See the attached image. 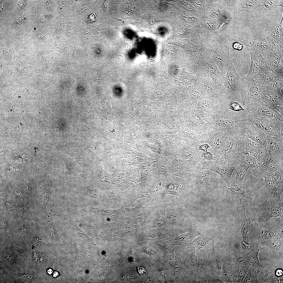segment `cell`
Masks as SVG:
<instances>
[{"label": "cell", "instance_id": "44dd1931", "mask_svg": "<svg viewBox=\"0 0 283 283\" xmlns=\"http://www.w3.org/2000/svg\"><path fill=\"white\" fill-rule=\"evenodd\" d=\"M249 52L251 57V63L248 73L245 79L251 83L254 80L256 76L262 66L267 63L262 54L258 52L250 49Z\"/></svg>", "mask_w": 283, "mask_h": 283}, {"label": "cell", "instance_id": "f546056e", "mask_svg": "<svg viewBox=\"0 0 283 283\" xmlns=\"http://www.w3.org/2000/svg\"><path fill=\"white\" fill-rule=\"evenodd\" d=\"M249 166L246 164L241 161L240 164L235 167L231 178L230 187H241L245 175Z\"/></svg>", "mask_w": 283, "mask_h": 283}, {"label": "cell", "instance_id": "db71d44e", "mask_svg": "<svg viewBox=\"0 0 283 283\" xmlns=\"http://www.w3.org/2000/svg\"><path fill=\"white\" fill-rule=\"evenodd\" d=\"M282 270L281 269H278L275 272V274L277 276H281L282 275Z\"/></svg>", "mask_w": 283, "mask_h": 283}, {"label": "cell", "instance_id": "7a4b0ae2", "mask_svg": "<svg viewBox=\"0 0 283 283\" xmlns=\"http://www.w3.org/2000/svg\"><path fill=\"white\" fill-rule=\"evenodd\" d=\"M196 202L193 195L179 198L171 202L164 203V216L167 225H174L181 221L187 215L189 210Z\"/></svg>", "mask_w": 283, "mask_h": 283}, {"label": "cell", "instance_id": "f907efd6", "mask_svg": "<svg viewBox=\"0 0 283 283\" xmlns=\"http://www.w3.org/2000/svg\"><path fill=\"white\" fill-rule=\"evenodd\" d=\"M7 260L9 263H13L15 261V258L13 255L9 254L6 257Z\"/></svg>", "mask_w": 283, "mask_h": 283}, {"label": "cell", "instance_id": "52a82bcc", "mask_svg": "<svg viewBox=\"0 0 283 283\" xmlns=\"http://www.w3.org/2000/svg\"><path fill=\"white\" fill-rule=\"evenodd\" d=\"M214 157V160L210 161L204 160L201 170H209L216 172L226 182L228 187L230 186L231 175L236 165L234 163H227L221 161L219 158Z\"/></svg>", "mask_w": 283, "mask_h": 283}, {"label": "cell", "instance_id": "1f68e13d", "mask_svg": "<svg viewBox=\"0 0 283 283\" xmlns=\"http://www.w3.org/2000/svg\"><path fill=\"white\" fill-rule=\"evenodd\" d=\"M259 251L258 245L257 244L248 253L239 259L240 262L245 264L250 263L253 265L261 266V265L258 258Z\"/></svg>", "mask_w": 283, "mask_h": 283}, {"label": "cell", "instance_id": "91938a15", "mask_svg": "<svg viewBox=\"0 0 283 283\" xmlns=\"http://www.w3.org/2000/svg\"><path fill=\"white\" fill-rule=\"evenodd\" d=\"M59 275L58 273L56 272H55L53 274V276L54 277H56L58 276Z\"/></svg>", "mask_w": 283, "mask_h": 283}, {"label": "cell", "instance_id": "f35d334b", "mask_svg": "<svg viewBox=\"0 0 283 283\" xmlns=\"http://www.w3.org/2000/svg\"><path fill=\"white\" fill-rule=\"evenodd\" d=\"M266 161L259 163L258 165L252 170L253 174L258 179L263 180L265 176L269 175L266 166Z\"/></svg>", "mask_w": 283, "mask_h": 283}, {"label": "cell", "instance_id": "30bf717a", "mask_svg": "<svg viewBox=\"0 0 283 283\" xmlns=\"http://www.w3.org/2000/svg\"><path fill=\"white\" fill-rule=\"evenodd\" d=\"M252 117V124L267 136L278 137L283 130V121L265 117Z\"/></svg>", "mask_w": 283, "mask_h": 283}, {"label": "cell", "instance_id": "ffe728a7", "mask_svg": "<svg viewBox=\"0 0 283 283\" xmlns=\"http://www.w3.org/2000/svg\"><path fill=\"white\" fill-rule=\"evenodd\" d=\"M248 204L246 202L244 204H241V209H239L238 207L237 208L236 216L240 222L243 242H249L251 236V218L250 217L247 218L246 214Z\"/></svg>", "mask_w": 283, "mask_h": 283}, {"label": "cell", "instance_id": "f5cc1de1", "mask_svg": "<svg viewBox=\"0 0 283 283\" xmlns=\"http://www.w3.org/2000/svg\"><path fill=\"white\" fill-rule=\"evenodd\" d=\"M233 48L236 49L238 50H241L243 47L242 45L239 43H235L233 46Z\"/></svg>", "mask_w": 283, "mask_h": 283}, {"label": "cell", "instance_id": "74e56055", "mask_svg": "<svg viewBox=\"0 0 283 283\" xmlns=\"http://www.w3.org/2000/svg\"><path fill=\"white\" fill-rule=\"evenodd\" d=\"M239 160L247 165L250 168L256 167L259 164L257 158L249 152L244 153L240 156Z\"/></svg>", "mask_w": 283, "mask_h": 283}, {"label": "cell", "instance_id": "3957f363", "mask_svg": "<svg viewBox=\"0 0 283 283\" xmlns=\"http://www.w3.org/2000/svg\"><path fill=\"white\" fill-rule=\"evenodd\" d=\"M283 199L277 200L268 198L261 204L253 208L249 215L255 223H260L283 216Z\"/></svg>", "mask_w": 283, "mask_h": 283}, {"label": "cell", "instance_id": "cb8c5ba5", "mask_svg": "<svg viewBox=\"0 0 283 283\" xmlns=\"http://www.w3.org/2000/svg\"><path fill=\"white\" fill-rule=\"evenodd\" d=\"M239 11L260 14L268 12L264 5V0L235 1Z\"/></svg>", "mask_w": 283, "mask_h": 283}, {"label": "cell", "instance_id": "ee69618b", "mask_svg": "<svg viewBox=\"0 0 283 283\" xmlns=\"http://www.w3.org/2000/svg\"><path fill=\"white\" fill-rule=\"evenodd\" d=\"M214 154H213L211 153L208 151L206 152H203L202 153V157L203 159L207 161H210L213 160L214 158L213 156Z\"/></svg>", "mask_w": 283, "mask_h": 283}, {"label": "cell", "instance_id": "94428289", "mask_svg": "<svg viewBox=\"0 0 283 283\" xmlns=\"http://www.w3.org/2000/svg\"><path fill=\"white\" fill-rule=\"evenodd\" d=\"M47 272L48 274H51L52 273L53 271L51 269H50L48 270Z\"/></svg>", "mask_w": 283, "mask_h": 283}, {"label": "cell", "instance_id": "6da1fadb", "mask_svg": "<svg viewBox=\"0 0 283 283\" xmlns=\"http://www.w3.org/2000/svg\"><path fill=\"white\" fill-rule=\"evenodd\" d=\"M246 110L236 112L228 107L214 108L211 111L209 129L240 136L245 124L252 122L253 118Z\"/></svg>", "mask_w": 283, "mask_h": 283}, {"label": "cell", "instance_id": "681fc988", "mask_svg": "<svg viewBox=\"0 0 283 283\" xmlns=\"http://www.w3.org/2000/svg\"><path fill=\"white\" fill-rule=\"evenodd\" d=\"M137 269L139 273L142 276H145L147 274L146 270L143 267L138 266Z\"/></svg>", "mask_w": 283, "mask_h": 283}, {"label": "cell", "instance_id": "7bdbcfd3", "mask_svg": "<svg viewBox=\"0 0 283 283\" xmlns=\"http://www.w3.org/2000/svg\"><path fill=\"white\" fill-rule=\"evenodd\" d=\"M228 107L230 110L236 112H239L246 110L242 107L240 104L237 102H232Z\"/></svg>", "mask_w": 283, "mask_h": 283}, {"label": "cell", "instance_id": "8992f818", "mask_svg": "<svg viewBox=\"0 0 283 283\" xmlns=\"http://www.w3.org/2000/svg\"><path fill=\"white\" fill-rule=\"evenodd\" d=\"M167 184L162 192L163 196L171 194L179 198L193 194V191L188 180L181 177L172 175L167 179Z\"/></svg>", "mask_w": 283, "mask_h": 283}, {"label": "cell", "instance_id": "ba28073f", "mask_svg": "<svg viewBox=\"0 0 283 283\" xmlns=\"http://www.w3.org/2000/svg\"><path fill=\"white\" fill-rule=\"evenodd\" d=\"M255 80L259 81L267 90H274L283 80V71L276 72L268 65L264 64L257 74Z\"/></svg>", "mask_w": 283, "mask_h": 283}, {"label": "cell", "instance_id": "83f0119b", "mask_svg": "<svg viewBox=\"0 0 283 283\" xmlns=\"http://www.w3.org/2000/svg\"><path fill=\"white\" fill-rule=\"evenodd\" d=\"M268 198L280 200L283 191V186L279 184L271 175L264 177Z\"/></svg>", "mask_w": 283, "mask_h": 283}, {"label": "cell", "instance_id": "d590c367", "mask_svg": "<svg viewBox=\"0 0 283 283\" xmlns=\"http://www.w3.org/2000/svg\"><path fill=\"white\" fill-rule=\"evenodd\" d=\"M266 164L269 175L277 171L283 170V160L270 158L266 161Z\"/></svg>", "mask_w": 283, "mask_h": 283}, {"label": "cell", "instance_id": "c3c4849f", "mask_svg": "<svg viewBox=\"0 0 283 283\" xmlns=\"http://www.w3.org/2000/svg\"><path fill=\"white\" fill-rule=\"evenodd\" d=\"M50 199V194L48 193H46L42 196V200L43 202L46 204L49 202Z\"/></svg>", "mask_w": 283, "mask_h": 283}, {"label": "cell", "instance_id": "e0dca14e", "mask_svg": "<svg viewBox=\"0 0 283 283\" xmlns=\"http://www.w3.org/2000/svg\"><path fill=\"white\" fill-rule=\"evenodd\" d=\"M283 89L277 90H267L258 99L264 104L275 108L283 115Z\"/></svg>", "mask_w": 283, "mask_h": 283}, {"label": "cell", "instance_id": "9a60e30c", "mask_svg": "<svg viewBox=\"0 0 283 283\" xmlns=\"http://www.w3.org/2000/svg\"><path fill=\"white\" fill-rule=\"evenodd\" d=\"M210 53L219 70L225 77L228 67L233 60L228 48L225 46L215 47L211 48Z\"/></svg>", "mask_w": 283, "mask_h": 283}, {"label": "cell", "instance_id": "4fadbf2b", "mask_svg": "<svg viewBox=\"0 0 283 283\" xmlns=\"http://www.w3.org/2000/svg\"><path fill=\"white\" fill-rule=\"evenodd\" d=\"M165 151V155H167L169 159L172 175L188 179L194 172L184 164L177 149H167Z\"/></svg>", "mask_w": 283, "mask_h": 283}, {"label": "cell", "instance_id": "4dcf8cb0", "mask_svg": "<svg viewBox=\"0 0 283 283\" xmlns=\"http://www.w3.org/2000/svg\"><path fill=\"white\" fill-rule=\"evenodd\" d=\"M167 183V179L165 178L153 174L148 183V189L150 194L153 197L157 195L159 191L165 188Z\"/></svg>", "mask_w": 283, "mask_h": 283}, {"label": "cell", "instance_id": "6f0895ef", "mask_svg": "<svg viewBox=\"0 0 283 283\" xmlns=\"http://www.w3.org/2000/svg\"><path fill=\"white\" fill-rule=\"evenodd\" d=\"M26 20V19L25 18H20L17 20L16 21V22L18 23H20V21H22L23 22H24Z\"/></svg>", "mask_w": 283, "mask_h": 283}, {"label": "cell", "instance_id": "bcb514c9", "mask_svg": "<svg viewBox=\"0 0 283 283\" xmlns=\"http://www.w3.org/2000/svg\"><path fill=\"white\" fill-rule=\"evenodd\" d=\"M210 147V146L208 144H204L199 145L198 149L203 152H206L208 151V150Z\"/></svg>", "mask_w": 283, "mask_h": 283}, {"label": "cell", "instance_id": "9c48e42d", "mask_svg": "<svg viewBox=\"0 0 283 283\" xmlns=\"http://www.w3.org/2000/svg\"><path fill=\"white\" fill-rule=\"evenodd\" d=\"M214 150L215 157H221L224 148L232 134L208 129L200 133Z\"/></svg>", "mask_w": 283, "mask_h": 283}, {"label": "cell", "instance_id": "7dc6e473", "mask_svg": "<svg viewBox=\"0 0 283 283\" xmlns=\"http://www.w3.org/2000/svg\"><path fill=\"white\" fill-rule=\"evenodd\" d=\"M48 233L50 236L53 238H56V235L55 232L53 227L51 225L49 226L48 228Z\"/></svg>", "mask_w": 283, "mask_h": 283}, {"label": "cell", "instance_id": "ab89813d", "mask_svg": "<svg viewBox=\"0 0 283 283\" xmlns=\"http://www.w3.org/2000/svg\"><path fill=\"white\" fill-rule=\"evenodd\" d=\"M250 268L249 271L245 279L244 283H258L257 275L259 272V269L254 265Z\"/></svg>", "mask_w": 283, "mask_h": 283}, {"label": "cell", "instance_id": "f6af8a7d", "mask_svg": "<svg viewBox=\"0 0 283 283\" xmlns=\"http://www.w3.org/2000/svg\"><path fill=\"white\" fill-rule=\"evenodd\" d=\"M98 18L95 13H94L89 16L86 19L88 23H91L94 22L98 20Z\"/></svg>", "mask_w": 283, "mask_h": 283}, {"label": "cell", "instance_id": "484cf974", "mask_svg": "<svg viewBox=\"0 0 283 283\" xmlns=\"http://www.w3.org/2000/svg\"><path fill=\"white\" fill-rule=\"evenodd\" d=\"M252 122L245 124L241 136L249 138L254 142L266 147L268 136L255 127Z\"/></svg>", "mask_w": 283, "mask_h": 283}, {"label": "cell", "instance_id": "d6986e66", "mask_svg": "<svg viewBox=\"0 0 283 283\" xmlns=\"http://www.w3.org/2000/svg\"><path fill=\"white\" fill-rule=\"evenodd\" d=\"M238 136L232 134L224 148L221 156L219 158L221 161L228 163H237L236 149Z\"/></svg>", "mask_w": 283, "mask_h": 283}, {"label": "cell", "instance_id": "277c9868", "mask_svg": "<svg viewBox=\"0 0 283 283\" xmlns=\"http://www.w3.org/2000/svg\"><path fill=\"white\" fill-rule=\"evenodd\" d=\"M251 83L241 78L236 72L233 62L228 67L224 84L220 90V103L229 94L237 90H241L244 94L249 90Z\"/></svg>", "mask_w": 283, "mask_h": 283}, {"label": "cell", "instance_id": "816d5d0a", "mask_svg": "<svg viewBox=\"0 0 283 283\" xmlns=\"http://www.w3.org/2000/svg\"><path fill=\"white\" fill-rule=\"evenodd\" d=\"M246 270V269H244V270H242L240 272V274L239 275L240 276L239 278V281H242L243 280L244 277L245 275L246 274V271H244Z\"/></svg>", "mask_w": 283, "mask_h": 283}, {"label": "cell", "instance_id": "e575fe53", "mask_svg": "<svg viewBox=\"0 0 283 283\" xmlns=\"http://www.w3.org/2000/svg\"><path fill=\"white\" fill-rule=\"evenodd\" d=\"M271 42L263 39L261 41H252L250 49L259 52L262 54L269 51L271 47Z\"/></svg>", "mask_w": 283, "mask_h": 283}, {"label": "cell", "instance_id": "8fae6325", "mask_svg": "<svg viewBox=\"0 0 283 283\" xmlns=\"http://www.w3.org/2000/svg\"><path fill=\"white\" fill-rule=\"evenodd\" d=\"M215 183L216 185L222 189V196L227 199L236 198L239 200L241 204L242 202L244 201L253 205H255L254 199L251 196L250 192L247 188L243 186L240 187L231 186L228 187L223 184L222 179L218 178L216 179Z\"/></svg>", "mask_w": 283, "mask_h": 283}, {"label": "cell", "instance_id": "5b68a950", "mask_svg": "<svg viewBox=\"0 0 283 283\" xmlns=\"http://www.w3.org/2000/svg\"><path fill=\"white\" fill-rule=\"evenodd\" d=\"M177 149L185 165L193 171H200L204 160L202 157L203 151L192 148L187 144H180Z\"/></svg>", "mask_w": 283, "mask_h": 283}, {"label": "cell", "instance_id": "6125c7cd", "mask_svg": "<svg viewBox=\"0 0 283 283\" xmlns=\"http://www.w3.org/2000/svg\"><path fill=\"white\" fill-rule=\"evenodd\" d=\"M3 35V34H1V35H0L1 37V38H2L3 37V35Z\"/></svg>", "mask_w": 283, "mask_h": 283}, {"label": "cell", "instance_id": "f1b7e54d", "mask_svg": "<svg viewBox=\"0 0 283 283\" xmlns=\"http://www.w3.org/2000/svg\"><path fill=\"white\" fill-rule=\"evenodd\" d=\"M266 90L260 82L257 80H253L251 83L249 90L244 94L243 105L245 106L254 100L258 99L260 95Z\"/></svg>", "mask_w": 283, "mask_h": 283}, {"label": "cell", "instance_id": "d6a6232c", "mask_svg": "<svg viewBox=\"0 0 283 283\" xmlns=\"http://www.w3.org/2000/svg\"><path fill=\"white\" fill-rule=\"evenodd\" d=\"M283 19L282 17L280 22L266 37L263 39L271 42L275 41L283 43Z\"/></svg>", "mask_w": 283, "mask_h": 283}, {"label": "cell", "instance_id": "8d00e7d4", "mask_svg": "<svg viewBox=\"0 0 283 283\" xmlns=\"http://www.w3.org/2000/svg\"><path fill=\"white\" fill-rule=\"evenodd\" d=\"M192 69V80L193 86H199L204 75V71L199 66L195 65Z\"/></svg>", "mask_w": 283, "mask_h": 283}, {"label": "cell", "instance_id": "ac0fdd59", "mask_svg": "<svg viewBox=\"0 0 283 283\" xmlns=\"http://www.w3.org/2000/svg\"><path fill=\"white\" fill-rule=\"evenodd\" d=\"M199 66L204 72L214 81L220 91L224 84L225 77L219 71L209 55H208Z\"/></svg>", "mask_w": 283, "mask_h": 283}, {"label": "cell", "instance_id": "60d3db41", "mask_svg": "<svg viewBox=\"0 0 283 283\" xmlns=\"http://www.w3.org/2000/svg\"><path fill=\"white\" fill-rule=\"evenodd\" d=\"M264 5L265 8L268 11L271 10L279 7H283V0H264Z\"/></svg>", "mask_w": 283, "mask_h": 283}, {"label": "cell", "instance_id": "4316f807", "mask_svg": "<svg viewBox=\"0 0 283 283\" xmlns=\"http://www.w3.org/2000/svg\"><path fill=\"white\" fill-rule=\"evenodd\" d=\"M199 86L206 96L215 99L220 103V91L217 85L214 81L204 72Z\"/></svg>", "mask_w": 283, "mask_h": 283}, {"label": "cell", "instance_id": "7c38bea8", "mask_svg": "<svg viewBox=\"0 0 283 283\" xmlns=\"http://www.w3.org/2000/svg\"><path fill=\"white\" fill-rule=\"evenodd\" d=\"M245 107L246 110L252 116L265 117L283 121V115L275 108L264 104L259 99L254 100Z\"/></svg>", "mask_w": 283, "mask_h": 283}, {"label": "cell", "instance_id": "11a10c76", "mask_svg": "<svg viewBox=\"0 0 283 283\" xmlns=\"http://www.w3.org/2000/svg\"><path fill=\"white\" fill-rule=\"evenodd\" d=\"M19 231L22 234L24 235L26 233V229L25 227H23L20 229Z\"/></svg>", "mask_w": 283, "mask_h": 283}, {"label": "cell", "instance_id": "7402d4cb", "mask_svg": "<svg viewBox=\"0 0 283 283\" xmlns=\"http://www.w3.org/2000/svg\"><path fill=\"white\" fill-rule=\"evenodd\" d=\"M164 203L158 204L148 211L147 219L150 226L153 228L161 227L167 225L164 216Z\"/></svg>", "mask_w": 283, "mask_h": 283}, {"label": "cell", "instance_id": "603a6c76", "mask_svg": "<svg viewBox=\"0 0 283 283\" xmlns=\"http://www.w3.org/2000/svg\"><path fill=\"white\" fill-rule=\"evenodd\" d=\"M152 168L155 175L167 179L172 175L169 158L165 155H162L152 165Z\"/></svg>", "mask_w": 283, "mask_h": 283}, {"label": "cell", "instance_id": "680465c9", "mask_svg": "<svg viewBox=\"0 0 283 283\" xmlns=\"http://www.w3.org/2000/svg\"><path fill=\"white\" fill-rule=\"evenodd\" d=\"M45 36H44L43 35H39L38 36V37L39 38L41 39H45Z\"/></svg>", "mask_w": 283, "mask_h": 283}, {"label": "cell", "instance_id": "836d02e7", "mask_svg": "<svg viewBox=\"0 0 283 283\" xmlns=\"http://www.w3.org/2000/svg\"><path fill=\"white\" fill-rule=\"evenodd\" d=\"M249 152L257 158L259 163L266 161L270 158L266 147L262 145L258 146Z\"/></svg>", "mask_w": 283, "mask_h": 283}, {"label": "cell", "instance_id": "d4e9b609", "mask_svg": "<svg viewBox=\"0 0 283 283\" xmlns=\"http://www.w3.org/2000/svg\"><path fill=\"white\" fill-rule=\"evenodd\" d=\"M266 148L270 158L283 160V140L276 136H268Z\"/></svg>", "mask_w": 283, "mask_h": 283}, {"label": "cell", "instance_id": "b9f144b4", "mask_svg": "<svg viewBox=\"0 0 283 283\" xmlns=\"http://www.w3.org/2000/svg\"><path fill=\"white\" fill-rule=\"evenodd\" d=\"M280 184L283 186V170L277 171L270 175Z\"/></svg>", "mask_w": 283, "mask_h": 283}, {"label": "cell", "instance_id": "9f6ffc18", "mask_svg": "<svg viewBox=\"0 0 283 283\" xmlns=\"http://www.w3.org/2000/svg\"><path fill=\"white\" fill-rule=\"evenodd\" d=\"M15 193L17 195L20 196H23L22 193L19 190L16 189L15 191Z\"/></svg>", "mask_w": 283, "mask_h": 283}, {"label": "cell", "instance_id": "5bb4252c", "mask_svg": "<svg viewBox=\"0 0 283 283\" xmlns=\"http://www.w3.org/2000/svg\"><path fill=\"white\" fill-rule=\"evenodd\" d=\"M271 43L270 50L264 53L267 64L276 72L283 71V43L275 41Z\"/></svg>", "mask_w": 283, "mask_h": 283}, {"label": "cell", "instance_id": "2e32d148", "mask_svg": "<svg viewBox=\"0 0 283 283\" xmlns=\"http://www.w3.org/2000/svg\"><path fill=\"white\" fill-rule=\"evenodd\" d=\"M206 170L192 172L187 179L193 192L198 190H208L209 189V180L213 172Z\"/></svg>", "mask_w": 283, "mask_h": 283}]
</instances>
